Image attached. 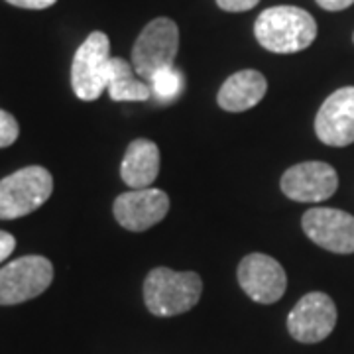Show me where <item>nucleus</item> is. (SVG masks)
Returning <instances> with one entry per match:
<instances>
[{"label": "nucleus", "mask_w": 354, "mask_h": 354, "mask_svg": "<svg viewBox=\"0 0 354 354\" xmlns=\"http://www.w3.org/2000/svg\"><path fill=\"white\" fill-rule=\"evenodd\" d=\"M254 36L272 53H297L307 50L317 38V22L297 6H272L258 16Z\"/></svg>", "instance_id": "1"}, {"label": "nucleus", "mask_w": 354, "mask_h": 354, "mask_svg": "<svg viewBox=\"0 0 354 354\" xmlns=\"http://www.w3.org/2000/svg\"><path fill=\"white\" fill-rule=\"evenodd\" d=\"M203 279L195 272L153 268L144 279V304L156 317H176L199 304Z\"/></svg>", "instance_id": "2"}, {"label": "nucleus", "mask_w": 354, "mask_h": 354, "mask_svg": "<svg viewBox=\"0 0 354 354\" xmlns=\"http://www.w3.org/2000/svg\"><path fill=\"white\" fill-rule=\"evenodd\" d=\"M53 193V177L41 165H28L0 179V221L38 211Z\"/></svg>", "instance_id": "3"}, {"label": "nucleus", "mask_w": 354, "mask_h": 354, "mask_svg": "<svg viewBox=\"0 0 354 354\" xmlns=\"http://www.w3.org/2000/svg\"><path fill=\"white\" fill-rule=\"evenodd\" d=\"M111 41L104 32H93L77 48L71 64V87L77 99L97 101L106 91L111 71Z\"/></svg>", "instance_id": "4"}, {"label": "nucleus", "mask_w": 354, "mask_h": 354, "mask_svg": "<svg viewBox=\"0 0 354 354\" xmlns=\"http://www.w3.org/2000/svg\"><path fill=\"white\" fill-rule=\"evenodd\" d=\"M179 51V28L169 18H156L134 41L132 65L138 77L150 81L160 69L171 67Z\"/></svg>", "instance_id": "5"}, {"label": "nucleus", "mask_w": 354, "mask_h": 354, "mask_svg": "<svg viewBox=\"0 0 354 354\" xmlns=\"http://www.w3.org/2000/svg\"><path fill=\"white\" fill-rule=\"evenodd\" d=\"M53 281V264L30 254L0 268V305H18L41 295Z\"/></svg>", "instance_id": "6"}, {"label": "nucleus", "mask_w": 354, "mask_h": 354, "mask_svg": "<svg viewBox=\"0 0 354 354\" xmlns=\"http://www.w3.org/2000/svg\"><path fill=\"white\" fill-rule=\"evenodd\" d=\"M337 325V305L323 291L304 295L288 315V330L295 341L315 344L325 341Z\"/></svg>", "instance_id": "7"}, {"label": "nucleus", "mask_w": 354, "mask_h": 354, "mask_svg": "<svg viewBox=\"0 0 354 354\" xmlns=\"http://www.w3.org/2000/svg\"><path fill=\"white\" fill-rule=\"evenodd\" d=\"M239 283L244 293L262 305H272L283 297L288 290V276L276 258L254 252L242 258L239 264Z\"/></svg>", "instance_id": "8"}, {"label": "nucleus", "mask_w": 354, "mask_h": 354, "mask_svg": "<svg viewBox=\"0 0 354 354\" xmlns=\"http://www.w3.org/2000/svg\"><path fill=\"white\" fill-rule=\"evenodd\" d=\"M309 241L335 254H354V216L341 209L313 207L301 218Z\"/></svg>", "instance_id": "9"}, {"label": "nucleus", "mask_w": 354, "mask_h": 354, "mask_svg": "<svg viewBox=\"0 0 354 354\" xmlns=\"http://www.w3.org/2000/svg\"><path fill=\"white\" fill-rule=\"evenodd\" d=\"M281 191L291 201L321 203L337 193L339 176L325 162H304L290 167L281 176Z\"/></svg>", "instance_id": "10"}, {"label": "nucleus", "mask_w": 354, "mask_h": 354, "mask_svg": "<svg viewBox=\"0 0 354 354\" xmlns=\"http://www.w3.org/2000/svg\"><path fill=\"white\" fill-rule=\"evenodd\" d=\"M114 218L130 232H144L162 223L169 211V197L162 189H132L114 201Z\"/></svg>", "instance_id": "11"}, {"label": "nucleus", "mask_w": 354, "mask_h": 354, "mask_svg": "<svg viewBox=\"0 0 354 354\" xmlns=\"http://www.w3.org/2000/svg\"><path fill=\"white\" fill-rule=\"evenodd\" d=\"M315 134L333 148L354 144V87H342L327 97L315 116Z\"/></svg>", "instance_id": "12"}, {"label": "nucleus", "mask_w": 354, "mask_h": 354, "mask_svg": "<svg viewBox=\"0 0 354 354\" xmlns=\"http://www.w3.org/2000/svg\"><path fill=\"white\" fill-rule=\"evenodd\" d=\"M268 81L256 69H242L223 83L216 102L227 113H244L254 109L266 97Z\"/></svg>", "instance_id": "13"}, {"label": "nucleus", "mask_w": 354, "mask_h": 354, "mask_svg": "<svg viewBox=\"0 0 354 354\" xmlns=\"http://www.w3.org/2000/svg\"><path fill=\"white\" fill-rule=\"evenodd\" d=\"M160 174V148L152 140L138 138L127 148L120 177L132 189H148Z\"/></svg>", "instance_id": "14"}, {"label": "nucleus", "mask_w": 354, "mask_h": 354, "mask_svg": "<svg viewBox=\"0 0 354 354\" xmlns=\"http://www.w3.org/2000/svg\"><path fill=\"white\" fill-rule=\"evenodd\" d=\"M106 93L114 102L148 101L152 97V87L148 81H140L134 65H130L122 57H113Z\"/></svg>", "instance_id": "15"}, {"label": "nucleus", "mask_w": 354, "mask_h": 354, "mask_svg": "<svg viewBox=\"0 0 354 354\" xmlns=\"http://www.w3.org/2000/svg\"><path fill=\"white\" fill-rule=\"evenodd\" d=\"M148 83L152 87V95L160 102L176 101L179 93L183 91V75L176 65L160 69Z\"/></svg>", "instance_id": "16"}, {"label": "nucleus", "mask_w": 354, "mask_h": 354, "mask_svg": "<svg viewBox=\"0 0 354 354\" xmlns=\"http://www.w3.org/2000/svg\"><path fill=\"white\" fill-rule=\"evenodd\" d=\"M20 136V127L18 120L12 114L0 109V148H8Z\"/></svg>", "instance_id": "17"}, {"label": "nucleus", "mask_w": 354, "mask_h": 354, "mask_svg": "<svg viewBox=\"0 0 354 354\" xmlns=\"http://www.w3.org/2000/svg\"><path fill=\"white\" fill-rule=\"evenodd\" d=\"M258 2L260 0H216L218 8L227 12H246V10H252Z\"/></svg>", "instance_id": "18"}, {"label": "nucleus", "mask_w": 354, "mask_h": 354, "mask_svg": "<svg viewBox=\"0 0 354 354\" xmlns=\"http://www.w3.org/2000/svg\"><path fill=\"white\" fill-rule=\"evenodd\" d=\"M6 2L16 8H24V10H46V8L53 6L57 0H6Z\"/></svg>", "instance_id": "19"}, {"label": "nucleus", "mask_w": 354, "mask_h": 354, "mask_svg": "<svg viewBox=\"0 0 354 354\" xmlns=\"http://www.w3.org/2000/svg\"><path fill=\"white\" fill-rule=\"evenodd\" d=\"M16 248V239H14L10 232L6 230H0V262H4Z\"/></svg>", "instance_id": "20"}, {"label": "nucleus", "mask_w": 354, "mask_h": 354, "mask_svg": "<svg viewBox=\"0 0 354 354\" xmlns=\"http://www.w3.org/2000/svg\"><path fill=\"white\" fill-rule=\"evenodd\" d=\"M317 4H319L323 10H329V12H341V10H346L348 6H353L354 0H317Z\"/></svg>", "instance_id": "21"}, {"label": "nucleus", "mask_w": 354, "mask_h": 354, "mask_svg": "<svg viewBox=\"0 0 354 354\" xmlns=\"http://www.w3.org/2000/svg\"><path fill=\"white\" fill-rule=\"evenodd\" d=\"M353 39H354V36H353Z\"/></svg>", "instance_id": "22"}]
</instances>
